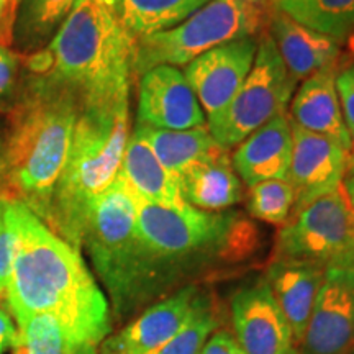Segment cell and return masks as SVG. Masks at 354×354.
I'll return each instance as SVG.
<instances>
[{
    "mask_svg": "<svg viewBox=\"0 0 354 354\" xmlns=\"http://www.w3.org/2000/svg\"><path fill=\"white\" fill-rule=\"evenodd\" d=\"M10 201L19 248L3 297L17 325L50 315L59 323L71 354H99L112 331L107 297L79 250L57 236L28 207Z\"/></svg>",
    "mask_w": 354,
    "mask_h": 354,
    "instance_id": "obj_1",
    "label": "cell"
},
{
    "mask_svg": "<svg viewBox=\"0 0 354 354\" xmlns=\"http://www.w3.org/2000/svg\"><path fill=\"white\" fill-rule=\"evenodd\" d=\"M79 112L81 100L71 88L25 71L19 95L6 113V172L0 196L21 202L43 221Z\"/></svg>",
    "mask_w": 354,
    "mask_h": 354,
    "instance_id": "obj_2",
    "label": "cell"
},
{
    "mask_svg": "<svg viewBox=\"0 0 354 354\" xmlns=\"http://www.w3.org/2000/svg\"><path fill=\"white\" fill-rule=\"evenodd\" d=\"M135 202L138 234L166 295L243 263L258 246V230L236 210H179L136 197Z\"/></svg>",
    "mask_w": 354,
    "mask_h": 354,
    "instance_id": "obj_3",
    "label": "cell"
},
{
    "mask_svg": "<svg viewBox=\"0 0 354 354\" xmlns=\"http://www.w3.org/2000/svg\"><path fill=\"white\" fill-rule=\"evenodd\" d=\"M131 51L113 0H79L50 44L24 56V68L71 88L82 109L130 95Z\"/></svg>",
    "mask_w": 354,
    "mask_h": 354,
    "instance_id": "obj_4",
    "label": "cell"
},
{
    "mask_svg": "<svg viewBox=\"0 0 354 354\" xmlns=\"http://www.w3.org/2000/svg\"><path fill=\"white\" fill-rule=\"evenodd\" d=\"M130 138V95L86 105L79 112L66 162L44 223L81 250L95 203L120 174Z\"/></svg>",
    "mask_w": 354,
    "mask_h": 354,
    "instance_id": "obj_5",
    "label": "cell"
},
{
    "mask_svg": "<svg viewBox=\"0 0 354 354\" xmlns=\"http://www.w3.org/2000/svg\"><path fill=\"white\" fill-rule=\"evenodd\" d=\"M82 248L107 290L117 320L167 297L136 227V202L120 176L97 201Z\"/></svg>",
    "mask_w": 354,
    "mask_h": 354,
    "instance_id": "obj_6",
    "label": "cell"
},
{
    "mask_svg": "<svg viewBox=\"0 0 354 354\" xmlns=\"http://www.w3.org/2000/svg\"><path fill=\"white\" fill-rule=\"evenodd\" d=\"M269 13V0H210L174 28L135 39L131 76L140 79L158 66H187L212 48L254 37Z\"/></svg>",
    "mask_w": 354,
    "mask_h": 354,
    "instance_id": "obj_7",
    "label": "cell"
},
{
    "mask_svg": "<svg viewBox=\"0 0 354 354\" xmlns=\"http://www.w3.org/2000/svg\"><path fill=\"white\" fill-rule=\"evenodd\" d=\"M297 84L266 33L240 91L220 113L209 118L212 138L225 149L238 146L274 117L286 113Z\"/></svg>",
    "mask_w": 354,
    "mask_h": 354,
    "instance_id": "obj_8",
    "label": "cell"
},
{
    "mask_svg": "<svg viewBox=\"0 0 354 354\" xmlns=\"http://www.w3.org/2000/svg\"><path fill=\"white\" fill-rule=\"evenodd\" d=\"M272 258L354 268V212L343 187L292 214L279 230Z\"/></svg>",
    "mask_w": 354,
    "mask_h": 354,
    "instance_id": "obj_9",
    "label": "cell"
},
{
    "mask_svg": "<svg viewBox=\"0 0 354 354\" xmlns=\"http://www.w3.org/2000/svg\"><path fill=\"white\" fill-rule=\"evenodd\" d=\"M354 351V268H326L300 354Z\"/></svg>",
    "mask_w": 354,
    "mask_h": 354,
    "instance_id": "obj_10",
    "label": "cell"
},
{
    "mask_svg": "<svg viewBox=\"0 0 354 354\" xmlns=\"http://www.w3.org/2000/svg\"><path fill=\"white\" fill-rule=\"evenodd\" d=\"M230 312L234 339L246 354H300L289 323L264 277L234 292Z\"/></svg>",
    "mask_w": 354,
    "mask_h": 354,
    "instance_id": "obj_11",
    "label": "cell"
},
{
    "mask_svg": "<svg viewBox=\"0 0 354 354\" xmlns=\"http://www.w3.org/2000/svg\"><path fill=\"white\" fill-rule=\"evenodd\" d=\"M258 43L254 37L233 39L184 66V76L209 118L220 113L240 91L253 68Z\"/></svg>",
    "mask_w": 354,
    "mask_h": 354,
    "instance_id": "obj_12",
    "label": "cell"
},
{
    "mask_svg": "<svg viewBox=\"0 0 354 354\" xmlns=\"http://www.w3.org/2000/svg\"><path fill=\"white\" fill-rule=\"evenodd\" d=\"M210 297L196 284L180 287L145 308L100 348L118 354H153L184 328Z\"/></svg>",
    "mask_w": 354,
    "mask_h": 354,
    "instance_id": "obj_13",
    "label": "cell"
},
{
    "mask_svg": "<svg viewBox=\"0 0 354 354\" xmlns=\"http://www.w3.org/2000/svg\"><path fill=\"white\" fill-rule=\"evenodd\" d=\"M349 156L335 141L292 123V158L287 176L295 194L292 214L342 187Z\"/></svg>",
    "mask_w": 354,
    "mask_h": 354,
    "instance_id": "obj_14",
    "label": "cell"
},
{
    "mask_svg": "<svg viewBox=\"0 0 354 354\" xmlns=\"http://www.w3.org/2000/svg\"><path fill=\"white\" fill-rule=\"evenodd\" d=\"M136 123L172 131L205 125V113L183 71L158 66L138 79Z\"/></svg>",
    "mask_w": 354,
    "mask_h": 354,
    "instance_id": "obj_15",
    "label": "cell"
},
{
    "mask_svg": "<svg viewBox=\"0 0 354 354\" xmlns=\"http://www.w3.org/2000/svg\"><path fill=\"white\" fill-rule=\"evenodd\" d=\"M323 277L325 269L308 261L272 258L266 269V282L289 323L297 346L302 343Z\"/></svg>",
    "mask_w": 354,
    "mask_h": 354,
    "instance_id": "obj_16",
    "label": "cell"
},
{
    "mask_svg": "<svg viewBox=\"0 0 354 354\" xmlns=\"http://www.w3.org/2000/svg\"><path fill=\"white\" fill-rule=\"evenodd\" d=\"M268 21V35L297 82L331 66H339L343 46L335 39L313 32L282 12L271 10Z\"/></svg>",
    "mask_w": 354,
    "mask_h": 354,
    "instance_id": "obj_17",
    "label": "cell"
},
{
    "mask_svg": "<svg viewBox=\"0 0 354 354\" xmlns=\"http://www.w3.org/2000/svg\"><path fill=\"white\" fill-rule=\"evenodd\" d=\"M339 66H331L305 79L292 99V123L304 130L325 136L348 153H353V141L343 118L336 92V73Z\"/></svg>",
    "mask_w": 354,
    "mask_h": 354,
    "instance_id": "obj_18",
    "label": "cell"
},
{
    "mask_svg": "<svg viewBox=\"0 0 354 354\" xmlns=\"http://www.w3.org/2000/svg\"><path fill=\"white\" fill-rule=\"evenodd\" d=\"M292 158V122L277 115L238 145L232 165L248 187L272 179H287Z\"/></svg>",
    "mask_w": 354,
    "mask_h": 354,
    "instance_id": "obj_19",
    "label": "cell"
},
{
    "mask_svg": "<svg viewBox=\"0 0 354 354\" xmlns=\"http://www.w3.org/2000/svg\"><path fill=\"white\" fill-rule=\"evenodd\" d=\"M184 201L194 209L221 212L243 198V187L228 149L216 148L192 162L177 179Z\"/></svg>",
    "mask_w": 354,
    "mask_h": 354,
    "instance_id": "obj_20",
    "label": "cell"
},
{
    "mask_svg": "<svg viewBox=\"0 0 354 354\" xmlns=\"http://www.w3.org/2000/svg\"><path fill=\"white\" fill-rule=\"evenodd\" d=\"M118 176L140 201L179 210L190 207L184 201L176 177L165 169L153 149L135 130L128 138Z\"/></svg>",
    "mask_w": 354,
    "mask_h": 354,
    "instance_id": "obj_21",
    "label": "cell"
},
{
    "mask_svg": "<svg viewBox=\"0 0 354 354\" xmlns=\"http://www.w3.org/2000/svg\"><path fill=\"white\" fill-rule=\"evenodd\" d=\"M79 0H21L15 10L12 44L21 56L46 48Z\"/></svg>",
    "mask_w": 354,
    "mask_h": 354,
    "instance_id": "obj_22",
    "label": "cell"
},
{
    "mask_svg": "<svg viewBox=\"0 0 354 354\" xmlns=\"http://www.w3.org/2000/svg\"><path fill=\"white\" fill-rule=\"evenodd\" d=\"M210 0H113V8L128 37L135 39L180 25Z\"/></svg>",
    "mask_w": 354,
    "mask_h": 354,
    "instance_id": "obj_23",
    "label": "cell"
},
{
    "mask_svg": "<svg viewBox=\"0 0 354 354\" xmlns=\"http://www.w3.org/2000/svg\"><path fill=\"white\" fill-rule=\"evenodd\" d=\"M135 131L148 143L158 161L171 176L176 177V180L192 162L218 146L212 138L209 127L205 125L190 128V130L172 131L158 130V128L136 123Z\"/></svg>",
    "mask_w": 354,
    "mask_h": 354,
    "instance_id": "obj_24",
    "label": "cell"
},
{
    "mask_svg": "<svg viewBox=\"0 0 354 354\" xmlns=\"http://www.w3.org/2000/svg\"><path fill=\"white\" fill-rule=\"evenodd\" d=\"M313 32L354 48V0H294L274 8Z\"/></svg>",
    "mask_w": 354,
    "mask_h": 354,
    "instance_id": "obj_25",
    "label": "cell"
},
{
    "mask_svg": "<svg viewBox=\"0 0 354 354\" xmlns=\"http://www.w3.org/2000/svg\"><path fill=\"white\" fill-rule=\"evenodd\" d=\"M295 194L287 179H272L254 184L248 192V212L261 221L286 225L294 209Z\"/></svg>",
    "mask_w": 354,
    "mask_h": 354,
    "instance_id": "obj_26",
    "label": "cell"
},
{
    "mask_svg": "<svg viewBox=\"0 0 354 354\" xmlns=\"http://www.w3.org/2000/svg\"><path fill=\"white\" fill-rule=\"evenodd\" d=\"M17 326L19 342L15 348L20 354H71L63 330L53 317H32Z\"/></svg>",
    "mask_w": 354,
    "mask_h": 354,
    "instance_id": "obj_27",
    "label": "cell"
},
{
    "mask_svg": "<svg viewBox=\"0 0 354 354\" xmlns=\"http://www.w3.org/2000/svg\"><path fill=\"white\" fill-rule=\"evenodd\" d=\"M218 312L209 299L171 342L153 354H201L210 336L218 330Z\"/></svg>",
    "mask_w": 354,
    "mask_h": 354,
    "instance_id": "obj_28",
    "label": "cell"
},
{
    "mask_svg": "<svg viewBox=\"0 0 354 354\" xmlns=\"http://www.w3.org/2000/svg\"><path fill=\"white\" fill-rule=\"evenodd\" d=\"M19 248V232L13 216L12 201L3 197V209L0 216V295H6Z\"/></svg>",
    "mask_w": 354,
    "mask_h": 354,
    "instance_id": "obj_29",
    "label": "cell"
},
{
    "mask_svg": "<svg viewBox=\"0 0 354 354\" xmlns=\"http://www.w3.org/2000/svg\"><path fill=\"white\" fill-rule=\"evenodd\" d=\"M24 56L0 44V112L7 113L24 81Z\"/></svg>",
    "mask_w": 354,
    "mask_h": 354,
    "instance_id": "obj_30",
    "label": "cell"
},
{
    "mask_svg": "<svg viewBox=\"0 0 354 354\" xmlns=\"http://www.w3.org/2000/svg\"><path fill=\"white\" fill-rule=\"evenodd\" d=\"M336 92L343 110V118L351 136L354 148V63L344 66L336 73Z\"/></svg>",
    "mask_w": 354,
    "mask_h": 354,
    "instance_id": "obj_31",
    "label": "cell"
},
{
    "mask_svg": "<svg viewBox=\"0 0 354 354\" xmlns=\"http://www.w3.org/2000/svg\"><path fill=\"white\" fill-rule=\"evenodd\" d=\"M201 354H246L227 330H216L202 348Z\"/></svg>",
    "mask_w": 354,
    "mask_h": 354,
    "instance_id": "obj_32",
    "label": "cell"
},
{
    "mask_svg": "<svg viewBox=\"0 0 354 354\" xmlns=\"http://www.w3.org/2000/svg\"><path fill=\"white\" fill-rule=\"evenodd\" d=\"M15 19V6L13 0H0V44H12V26Z\"/></svg>",
    "mask_w": 354,
    "mask_h": 354,
    "instance_id": "obj_33",
    "label": "cell"
},
{
    "mask_svg": "<svg viewBox=\"0 0 354 354\" xmlns=\"http://www.w3.org/2000/svg\"><path fill=\"white\" fill-rule=\"evenodd\" d=\"M17 342H19V330L13 326L10 315L0 308V354L7 348L15 346Z\"/></svg>",
    "mask_w": 354,
    "mask_h": 354,
    "instance_id": "obj_34",
    "label": "cell"
},
{
    "mask_svg": "<svg viewBox=\"0 0 354 354\" xmlns=\"http://www.w3.org/2000/svg\"><path fill=\"white\" fill-rule=\"evenodd\" d=\"M342 187H343L344 196L348 198L349 205H351V209L354 212V153L348 159V166H346V172H344Z\"/></svg>",
    "mask_w": 354,
    "mask_h": 354,
    "instance_id": "obj_35",
    "label": "cell"
},
{
    "mask_svg": "<svg viewBox=\"0 0 354 354\" xmlns=\"http://www.w3.org/2000/svg\"><path fill=\"white\" fill-rule=\"evenodd\" d=\"M6 172V131L0 128V180Z\"/></svg>",
    "mask_w": 354,
    "mask_h": 354,
    "instance_id": "obj_36",
    "label": "cell"
},
{
    "mask_svg": "<svg viewBox=\"0 0 354 354\" xmlns=\"http://www.w3.org/2000/svg\"><path fill=\"white\" fill-rule=\"evenodd\" d=\"M287 2H294V0H269V7H271V10L274 8L282 6V3H287Z\"/></svg>",
    "mask_w": 354,
    "mask_h": 354,
    "instance_id": "obj_37",
    "label": "cell"
},
{
    "mask_svg": "<svg viewBox=\"0 0 354 354\" xmlns=\"http://www.w3.org/2000/svg\"><path fill=\"white\" fill-rule=\"evenodd\" d=\"M100 354H118V353H113V351H109V349L100 348Z\"/></svg>",
    "mask_w": 354,
    "mask_h": 354,
    "instance_id": "obj_38",
    "label": "cell"
},
{
    "mask_svg": "<svg viewBox=\"0 0 354 354\" xmlns=\"http://www.w3.org/2000/svg\"><path fill=\"white\" fill-rule=\"evenodd\" d=\"M2 209H3V197L0 196V216H2Z\"/></svg>",
    "mask_w": 354,
    "mask_h": 354,
    "instance_id": "obj_39",
    "label": "cell"
},
{
    "mask_svg": "<svg viewBox=\"0 0 354 354\" xmlns=\"http://www.w3.org/2000/svg\"><path fill=\"white\" fill-rule=\"evenodd\" d=\"M20 2H21V0H13V6H15V10H17V7H19Z\"/></svg>",
    "mask_w": 354,
    "mask_h": 354,
    "instance_id": "obj_40",
    "label": "cell"
},
{
    "mask_svg": "<svg viewBox=\"0 0 354 354\" xmlns=\"http://www.w3.org/2000/svg\"><path fill=\"white\" fill-rule=\"evenodd\" d=\"M353 153H354V148H353Z\"/></svg>",
    "mask_w": 354,
    "mask_h": 354,
    "instance_id": "obj_41",
    "label": "cell"
},
{
    "mask_svg": "<svg viewBox=\"0 0 354 354\" xmlns=\"http://www.w3.org/2000/svg\"><path fill=\"white\" fill-rule=\"evenodd\" d=\"M351 354H354V351H353V353H351Z\"/></svg>",
    "mask_w": 354,
    "mask_h": 354,
    "instance_id": "obj_42",
    "label": "cell"
}]
</instances>
